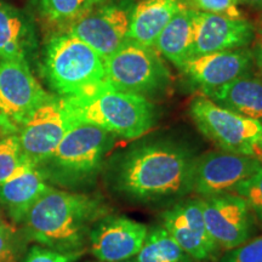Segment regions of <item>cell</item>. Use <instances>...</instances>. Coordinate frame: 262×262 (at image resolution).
<instances>
[{"mask_svg": "<svg viewBox=\"0 0 262 262\" xmlns=\"http://www.w3.org/2000/svg\"><path fill=\"white\" fill-rule=\"evenodd\" d=\"M195 156L176 137H140L106 163V186L127 205L165 209L192 194Z\"/></svg>", "mask_w": 262, "mask_h": 262, "instance_id": "cell-1", "label": "cell"}, {"mask_svg": "<svg viewBox=\"0 0 262 262\" xmlns=\"http://www.w3.org/2000/svg\"><path fill=\"white\" fill-rule=\"evenodd\" d=\"M112 209L98 195L51 187L26 215L25 232L42 247L62 253H84L94 225Z\"/></svg>", "mask_w": 262, "mask_h": 262, "instance_id": "cell-2", "label": "cell"}, {"mask_svg": "<svg viewBox=\"0 0 262 262\" xmlns=\"http://www.w3.org/2000/svg\"><path fill=\"white\" fill-rule=\"evenodd\" d=\"M64 100L78 123L93 124L119 139H140L157 122V110L152 101L117 90L107 83Z\"/></svg>", "mask_w": 262, "mask_h": 262, "instance_id": "cell-3", "label": "cell"}, {"mask_svg": "<svg viewBox=\"0 0 262 262\" xmlns=\"http://www.w3.org/2000/svg\"><path fill=\"white\" fill-rule=\"evenodd\" d=\"M117 139L93 124L77 123L39 168L48 183L66 191L88 188L96 182Z\"/></svg>", "mask_w": 262, "mask_h": 262, "instance_id": "cell-4", "label": "cell"}, {"mask_svg": "<svg viewBox=\"0 0 262 262\" xmlns=\"http://www.w3.org/2000/svg\"><path fill=\"white\" fill-rule=\"evenodd\" d=\"M42 75L61 97L78 96L106 83L103 58L67 32H57L48 41Z\"/></svg>", "mask_w": 262, "mask_h": 262, "instance_id": "cell-5", "label": "cell"}, {"mask_svg": "<svg viewBox=\"0 0 262 262\" xmlns=\"http://www.w3.org/2000/svg\"><path fill=\"white\" fill-rule=\"evenodd\" d=\"M106 83L114 89L152 101L166 96L171 88V72L155 48L126 39L104 60Z\"/></svg>", "mask_w": 262, "mask_h": 262, "instance_id": "cell-6", "label": "cell"}, {"mask_svg": "<svg viewBox=\"0 0 262 262\" xmlns=\"http://www.w3.org/2000/svg\"><path fill=\"white\" fill-rule=\"evenodd\" d=\"M188 112L199 133L219 149L260 157L261 122L226 110L202 95H196L191 101Z\"/></svg>", "mask_w": 262, "mask_h": 262, "instance_id": "cell-7", "label": "cell"}, {"mask_svg": "<svg viewBox=\"0 0 262 262\" xmlns=\"http://www.w3.org/2000/svg\"><path fill=\"white\" fill-rule=\"evenodd\" d=\"M51 96L33 75L28 61L0 60V127L17 134Z\"/></svg>", "mask_w": 262, "mask_h": 262, "instance_id": "cell-8", "label": "cell"}, {"mask_svg": "<svg viewBox=\"0 0 262 262\" xmlns=\"http://www.w3.org/2000/svg\"><path fill=\"white\" fill-rule=\"evenodd\" d=\"M78 122L64 97L51 96L33 112L17 133L22 156L39 166L50 158L66 134Z\"/></svg>", "mask_w": 262, "mask_h": 262, "instance_id": "cell-9", "label": "cell"}, {"mask_svg": "<svg viewBox=\"0 0 262 262\" xmlns=\"http://www.w3.org/2000/svg\"><path fill=\"white\" fill-rule=\"evenodd\" d=\"M261 169V157L221 149L196 155L192 165V194L208 196L234 192Z\"/></svg>", "mask_w": 262, "mask_h": 262, "instance_id": "cell-10", "label": "cell"}, {"mask_svg": "<svg viewBox=\"0 0 262 262\" xmlns=\"http://www.w3.org/2000/svg\"><path fill=\"white\" fill-rule=\"evenodd\" d=\"M209 234L221 253L256 237L258 228L248 203L237 193L199 196Z\"/></svg>", "mask_w": 262, "mask_h": 262, "instance_id": "cell-11", "label": "cell"}, {"mask_svg": "<svg viewBox=\"0 0 262 262\" xmlns=\"http://www.w3.org/2000/svg\"><path fill=\"white\" fill-rule=\"evenodd\" d=\"M158 222L194 262H217L222 255L206 228L199 196L188 195L163 209Z\"/></svg>", "mask_w": 262, "mask_h": 262, "instance_id": "cell-12", "label": "cell"}, {"mask_svg": "<svg viewBox=\"0 0 262 262\" xmlns=\"http://www.w3.org/2000/svg\"><path fill=\"white\" fill-rule=\"evenodd\" d=\"M134 0H107L72 25L67 33L86 42L103 60L127 39Z\"/></svg>", "mask_w": 262, "mask_h": 262, "instance_id": "cell-13", "label": "cell"}, {"mask_svg": "<svg viewBox=\"0 0 262 262\" xmlns=\"http://www.w3.org/2000/svg\"><path fill=\"white\" fill-rule=\"evenodd\" d=\"M148 226L124 215L108 214L94 225L89 235V249L101 262L134 258L142 247Z\"/></svg>", "mask_w": 262, "mask_h": 262, "instance_id": "cell-14", "label": "cell"}, {"mask_svg": "<svg viewBox=\"0 0 262 262\" xmlns=\"http://www.w3.org/2000/svg\"><path fill=\"white\" fill-rule=\"evenodd\" d=\"M253 67L251 49L242 48L194 56L179 70L198 90V95H204L250 73Z\"/></svg>", "mask_w": 262, "mask_h": 262, "instance_id": "cell-15", "label": "cell"}, {"mask_svg": "<svg viewBox=\"0 0 262 262\" xmlns=\"http://www.w3.org/2000/svg\"><path fill=\"white\" fill-rule=\"evenodd\" d=\"M255 37L256 29L248 19L196 11L193 57L249 48Z\"/></svg>", "mask_w": 262, "mask_h": 262, "instance_id": "cell-16", "label": "cell"}, {"mask_svg": "<svg viewBox=\"0 0 262 262\" xmlns=\"http://www.w3.org/2000/svg\"><path fill=\"white\" fill-rule=\"evenodd\" d=\"M39 166L27 165L0 183V205L16 222H22L33 204L50 188Z\"/></svg>", "mask_w": 262, "mask_h": 262, "instance_id": "cell-17", "label": "cell"}, {"mask_svg": "<svg viewBox=\"0 0 262 262\" xmlns=\"http://www.w3.org/2000/svg\"><path fill=\"white\" fill-rule=\"evenodd\" d=\"M183 6L182 0H140L135 3L127 39L153 48L163 29Z\"/></svg>", "mask_w": 262, "mask_h": 262, "instance_id": "cell-18", "label": "cell"}, {"mask_svg": "<svg viewBox=\"0 0 262 262\" xmlns=\"http://www.w3.org/2000/svg\"><path fill=\"white\" fill-rule=\"evenodd\" d=\"M202 96L226 110L262 123V78L253 72Z\"/></svg>", "mask_w": 262, "mask_h": 262, "instance_id": "cell-19", "label": "cell"}, {"mask_svg": "<svg viewBox=\"0 0 262 262\" xmlns=\"http://www.w3.org/2000/svg\"><path fill=\"white\" fill-rule=\"evenodd\" d=\"M35 48L34 29L27 16L0 2V60L28 61Z\"/></svg>", "mask_w": 262, "mask_h": 262, "instance_id": "cell-20", "label": "cell"}, {"mask_svg": "<svg viewBox=\"0 0 262 262\" xmlns=\"http://www.w3.org/2000/svg\"><path fill=\"white\" fill-rule=\"evenodd\" d=\"M196 11L183 6L166 25L157 39L155 48L160 56L180 67L193 57Z\"/></svg>", "mask_w": 262, "mask_h": 262, "instance_id": "cell-21", "label": "cell"}, {"mask_svg": "<svg viewBox=\"0 0 262 262\" xmlns=\"http://www.w3.org/2000/svg\"><path fill=\"white\" fill-rule=\"evenodd\" d=\"M135 262H194L159 222L148 226Z\"/></svg>", "mask_w": 262, "mask_h": 262, "instance_id": "cell-22", "label": "cell"}, {"mask_svg": "<svg viewBox=\"0 0 262 262\" xmlns=\"http://www.w3.org/2000/svg\"><path fill=\"white\" fill-rule=\"evenodd\" d=\"M44 21L58 32L67 29L107 0H33Z\"/></svg>", "mask_w": 262, "mask_h": 262, "instance_id": "cell-23", "label": "cell"}, {"mask_svg": "<svg viewBox=\"0 0 262 262\" xmlns=\"http://www.w3.org/2000/svg\"><path fill=\"white\" fill-rule=\"evenodd\" d=\"M27 165L31 164L26 162L22 156L17 135L14 134L0 140V183L12 178Z\"/></svg>", "mask_w": 262, "mask_h": 262, "instance_id": "cell-24", "label": "cell"}, {"mask_svg": "<svg viewBox=\"0 0 262 262\" xmlns=\"http://www.w3.org/2000/svg\"><path fill=\"white\" fill-rule=\"evenodd\" d=\"M233 193L242 195L247 201L258 228L262 229V169L253 178L239 185Z\"/></svg>", "mask_w": 262, "mask_h": 262, "instance_id": "cell-25", "label": "cell"}, {"mask_svg": "<svg viewBox=\"0 0 262 262\" xmlns=\"http://www.w3.org/2000/svg\"><path fill=\"white\" fill-rule=\"evenodd\" d=\"M182 3L198 12L227 16L231 18H244L239 9L238 0H182Z\"/></svg>", "mask_w": 262, "mask_h": 262, "instance_id": "cell-26", "label": "cell"}, {"mask_svg": "<svg viewBox=\"0 0 262 262\" xmlns=\"http://www.w3.org/2000/svg\"><path fill=\"white\" fill-rule=\"evenodd\" d=\"M217 262H262V234L222 253Z\"/></svg>", "mask_w": 262, "mask_h": 262, "instance_id": "cell-27", "label": "cell"}, {"mask_svg": "<svg viewBox=\"0 0 262 262\" xmlns=\"http://www.w3.org/2000/svg\"><path fill=\"white\" fill-rule=\"evenodd\" d=\"M83 253H62L50 248L33 247L24 262H77Z\"/></svg>", "mask_w": 262, "mask_h": 262, "instance_id": "cell-28", "label": "cell"}, {"mask_svg": "<svg viewBox=\"0 0 262 262\" xmlns=\"http://www.w3.org/2000/svg\"><path fill=\"white\" fill-rule=\"evenodd\" d=\"M0 262H17L15 232L9 225L0 228Z\"/></svg>", "mask_w": 262, "mask_h": 262, "instance_id": "cell-29", "label": "cell"}, {"mask_svg": "<svg viewBox=\"0 0 262 262\" xmlns=\"http://www.w3.org/2000/svg\"><path fill=\"white\" fill-rule=\"evenodd\" d=\"M251 54H253L254 58V66L257 67L258 73H260L262 78V35L256 34L254 41L253 48H251Z\"/></svg>", "mask_w": 262, "mask_h": 262, "instance_id": "cell-30", "label": "cell"}, {"mask_svg": "<svg viewBox=\"0 0 262 262\" xmlns=\"http://www.w3.org/2000/svg\"><path fill=\"white\" fill-rule=\"evenodd\" d=\"M239 4H247L255 6V8H262V0H238Z\"/></svg>", "mask_w": 262, "mask_h": 262, "instance_id": "cell-31", "label": "cell"}, {"mask_svg": "<svg viewBox=\"0 0 262 262\" xmlns=\"http://www.w3.org/2000/svg\"><path fill=\"white\" fill-rule=\"evenodd\" d=\"M255 29H256V34H261L262 35V16L260 17V19H258L257 26H256V27H255Z\"/></svg>", "mask_w": 262, "mask_h": 262, "instance_id": "cell-32", "label": "cell"}, {"mask_svg": "<svg viewBox=\"0 0 262 262\" xmlns=\"http://www.w3.org/2000/svg\"><path fill=\"white\" fill-rule=\"evenodd\" d=\"M94 262H101V261H94ZM118 262H135V260L134 258H130V260H125V261H118Z\"/></svg>", "mask_w": 262, "mask_h": 262, "instance_id": "cell-33", "label": "cell"}, {"mask_svg": "<svg viewBox=\"0 0 262 262\" xmlns=\"http://www.w3.org/2000/svg\"><path fill=\"white\" fill-rule=\"evenodd\" d=\"M6 224H5V222L4 221H3V219L2 217H0V228H2L3 227V226H5Z\"/></svg>", "mask_w": 262, "mask_h": 262, "instance_id": "cell-34", "label": "cell"}]
</instances>
